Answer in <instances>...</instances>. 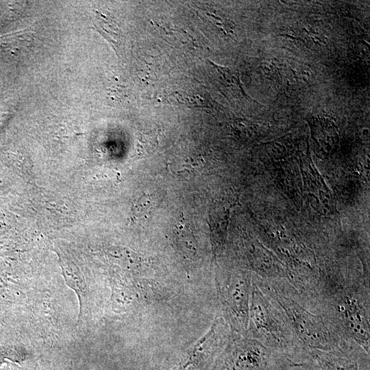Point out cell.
<instances>
[{
  "mask_svg": "<svg viewBox=\"0 0 370 370\" xmlns=\"http://www.w3.org/2000/svg\"><path fill=\"white\" fill-rule=\"evenodd\" d=\"M280 309L254 284L250 315L254 335L271 350L290 351L295 345L293 329Z\"/></svg>",
  "mask_w": 370,
  "mask_h": 370,
  "instance_id": "1",
  "label": "cell"
},
{
  "mask_svg": "<svg viewBox=\"0 0 370 370\" xmlns=\"http://www.w3.org/2000/svg\"><path fill=\"white\" fill-rule=\"evenodd\" d=\"M273 298L284 311L295 334L308 347L319 350L340 347L319 317L310 313L291 298L278 292H275Z\"/></svg>",
  "mask_w": 370,
  "mask_h": 370,
  "instance_id": "2",
  "label": "cell"
},
{
  "mask_svg": "<svg viewBox=\"0 0 370 370\" xmlns=\"http://www.w3.org/2000/svg\"><path fill=\"white\" fill-rule=\"evenodd\" d=\"M284 362L258 341L235 344L227 353L221 370H282Z\"/></svg>",
  "mask_w": 370,
  "mask_h": 370,
  "instance_id": "3",
  "label": "cell"
},
{
  "mask_svg": "<svg viewBox=\"0 0 370 370\" xmlns=\"http://www.w3.org/2000/svg\"><path fill=\"white\" fill-rule=\"evenodd\" d=\"M336 315L341 325L369 354V312L360 298L355 294L345 293L336 301Z\"/></svg>",
  "mask_w": 370,
  "mask_h": 370,
  "instance_id": "4",
  "label": "cell"
},
{
  "mask_svg": "<svg viewBox=\"0 0 370 370\" xmlns=\"http://www.w3.org/2000/svg\"><path fill=\"white\" fill-rule=\"evenodd\" d=\"M308 354L317 370H369V358L360 359L342 347L331 350L310 349Z\"/></svg>",
  "mask_w": 370,
  "mask_h": 370,
  "instance_id": "5",
  "label": "cell"
},
{
  "mask_svg": "<svg viewBox=\"0 0 370 370\" xmlns=\"http://www.w3.org/2000/svg\"><path fill=\"white\" fill-rule=\"evenodd\" d=\"M249 278L238 276L230 280L224 291L227 307L242 329L247 328L249 321Z\"/></svg>",
  "mask_w": 370,
  "mask_h": 370,
  "instance_id": "6",
  "label": "cell"
},
{
  "mask_svg": "<svg viewBox=\"0 0 370 370\" xmlns=\"http://www.w3.org/2000/svg\"><path fill=\"white\" fill-rule=\"evenodd\" d=\"M220 323H215L208 333L195 346L189 354L185 367L198 365L201 360L212 358L221 347L222 343V330Z\"/></svg>",
  "mask_w": 370,
  "mask_h": 370,
  "instance_id": "7",
  "label": "cell"
},
{
  "mask_svg": "<svg viewBox=\"0 0 370 370\" xmlns=\"http://www.w3.org/2000/svg\"><path fill=\"white\" fill-rule=\"evenodd\" d=\"M230 208L219 203H214L209 212V225L212 238L216 244L225 240Z\"/></svg>",
  "mask_w": 370,
  "mask_h": 370,
  "instance_id": "8",
  "label": "cell"
},
{
  "mask_svg": "<svg viewBox=\"0 0 370 370\" xmlns=\"http://www.w3.org/2000/svg\"><path fill=\"white\" fill-rule=\"evenodd\" d=\"M93 24L97 31L109 42L117 53L122 42V34L115 21L110 16L96 11Z\"/></svg>",
  "mask_w": 370,
  "mask_h": 370,
  "instance_id": "9",
  "label": "cell"
},
{
  "mask_svg": "<svg viewBox=\"0 0 370 370\" xmlns=\"http://www.w3.org/2000/svg\"><path fill=\"white\" fill-rule=\"evenodd\" d=\"M176 241L186 255L196 253V240L191 230L186 223L179 224L175 229Z\"/></svg>",
  "mask_w": 370,
  "mask_h": 370,
  "instance_id": "10",
  "label": "cell"
},
{
  "mask_svg": "<svg viewBox=\"0 0 370 370\" xmlns=\"http://www.w3.org/2000/svg\"><path fill=\"white\" fill-rule=\"evenodd\" d=\"M157 145V138L152 134L140 135L138 138V147L145 154L150 153Z\"/></svg>",
  "mask_w": 370,
  "mask_h": 370,
  "instance_id": "11",
  "label": "cell"
}]
</instances>
